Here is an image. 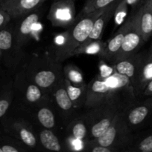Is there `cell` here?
I'll return each mask as SVG.
<instances>
[{
	"instance_id": "obj_1",
	"label": "cell",
	"mask_w": 152,
	"mask_h": 152,
	"mask_svg": "<svg viewBox=\"0 0 152 152\" xmlns=\"http://www.w3.org/2000/svg\"><path fill=\"white\" fill-rule=\"evenodd\" d=\"M137 98L129 79L115 71L105 78L98 74L90 81L87 85L83 107L88 110L108 105L126 110L137 101Z\"/></svg>"
},
{
	"instance_id": "obj_2",
	"label": "cell",
	"mask_w": 152,
	"mask_h": 152,
	"mask_svg": "<svg viewBox=\"0 0 152 152\" xmlns=\"http://www.w3.org/2000/svg\"><path fill=\"white\" fill-rule=\"evenodd\" d=\"M105 8L95 10L92 13L81 15L80 19L63 33V39L58 42L54 52L53 58L62 63L72 57V53L87 39L92 31L95 19L102 13Z\"/></svg>"
},
{
	"instance_id": "obj_3",
	"label": "cell",
	"mask_w": 152,
	"mask_h": 152,
	"mask_svg": "<svg viewBox=\"0 0 152 152\" xmlns=\"http://www.w3.org/2000/svg\"><path fill=\"white\" fill-rule=\"evenodd\" d=\"M22 71L51 96L55 87L64 78L61 62L47 55L33 57Z\"/></svg>"
},
{
	"instance_id": "obj_4",
	"label": "cell",
	"mask_w": 152,
	"mask_h": 152,
	"mask_svg": "<svg viewBox=\"0 0 152 152\" xmlns=\"http://www.w3.org/2000/svg\"><path fill=\"white\" fill-rule=\"evenodd\" d=\"M89 140L94 143L110 148L113 152L124 150L125 146L128 147L133 140L131 135V129L125 119V111H120L116 115L113 124L104 134L97 139Z\"/></svg>"
},
{
	"instance_id": "obj_5",
	"label": "cell",
	"mask_w": 152,
	"mask_h": 152,
	"mask_svg": "<svg viewBox=\"0 0 152 152\" xmlns=\"http://www.w3.org/2000/svg\"><path fill=\"white\" fill-rule=\"evenodd\" d=\"M125 111L108 105H101L88 109L84 114L88 127V140L97 139L104 134L113 124L120 111Z\"/></svg>"
},
{
	"instance_id": "obj_6",
	"label": "cell",
	"mask_w": 152,
	"mask_h": 152,
	"mask_svg": "<svg viewBox=\"0 0 152 152\" xmlns=\"http://www.w3.org/2000/svg\"><path fill=\"white\" fill-rule=\"evenodd\" d=\"M0 56L1 62L10 70L16 69L25 57L22 48L16 42L11 22L0 31Z\"/></svg>"
},
{
	"instance_id": "obj_7",
	"label": "cell",
	"mask_w": 152,
	"mask_h": 152,
	"mask_svg": "<svg viewBox=\"0 0 152 152\" xmlns=\"http://www.w3.org/2000/svg\"><path fill=\"white\" fill-rule=\"evenodd\" d=\"M13 87L23 95L25 100L29 104L43 106L49 104L52 96L39 87L23 71L16 75Z\"/></svg>"
},
{
	"instance_id": "obj_8",
	"label": "cell",
	"mask_w": 152,
	"mask_h": 152,
	"mask_svg": "<svg viewBox=\"0 0 152 152\" xmlns=\"http://www.w3.org/2000/svg\"><path fill=\"white\" fill-rule=\"evenodd\" d=\"M48 19L54 27L69 28L76 19V9L74 0H57L51 5Z\"/></svg>"
},
{
	"instance_id": "obj_9",
	"label": "cell",
	"mask_w": 152,
	"mask_h": 152,
	"mask_svg": "<svg viewBox=\"0 0 152 152\" xmlns=\"http://www.w3.org/2000/svg\"><path fill=\"white\" fill-rule=\"evenodd\" d=\"M1 120L2 129L6 133L29 148H33L37 146V138L25 121L4 117Z\"/></svg>"
},
{
	"instance_id": "obj_10",
	"label": "cell",
	"mask_w": 152,
	"mask_h": 152,
	"mask_svg": "<svg viewBox=\"0 0 152 152\" xmlns=\"http://www.w3.org/2000/svg\"><path fill=\"white\" fill-rule=\"evenodd\" d=\"M146 97L140 102L136 101L125 111V119L131 131L142 127L152 119V96Z\"/></svg>"
},
{
	"instance_id": "obj_11",
	"label": "cell",
	"mask_w": 152,
	"mask_h": 152,
	"mask_svg": "<svg viewBox=\"0 0 152 152\" xmlns=\"http://www.w3.org/2000/svg\"><path fill=\"white\" fill-rule=\"evenodd\" d=\"M144 53H137L131 57L113 64V68L116 72L129 79L137 97H138L139 81Z\"/></svg>"
},
{
	"instance_id": "obj_12",
	"label": "cell",
	"mask_w": 152,
	"mask_h": 152,
	"mask_svg": "<svg viewBox=\"0 0 152 152\" xmlns=\"http://www.w3.org/2000/svg\"><path fill=\"white\" fill-rule=\"evenodd\" d=\"M144 42L141 34L133 22L131 16V26L125 34L122 45L116 55L113 64L135 55Z\"/></svg>"
},
{
	"instance_id": "obj_13",
	"label": "cell",
	"mask_w": 152,
	"mask_h": 152,
	"mask_svg": "<svg viewBox=\"0 0 152 152\" xmlns=\"http://www.w3.org/2000/svg\"><path fill=\"white\" fill-rule=\"evenodd\" d=\"M40 19V13L35 10L25 16L18 18L14 24H13V35L16 44L20 48H23L28 42L32 34L34 25Z\"/></svg>"
},
{
	"instance_id": "obj_14",
	"label": "cell",
	"mask_w": 152,
	"mask_h": 152,
	"mask_svg": "<svg viewBox=\"0 0 152 152\" xmlns=\"http://www.w3.org/2000/svg\"><path fill=\"white\" fill-rule=\"evenodd\" d=\"M132 19L144 42H147L152 36V0H143Z\"/></svg>"
},
{
	"instance_id": "obj_15",
	"label": "cell",
	"mask_w": 152,
	"mask_h": 152,
	"mask_svg": "<svg viewBox=\"0 0 152 152\" xmlns=\"http://www.w3.org/2000/svg\"><path fill=\"white\" fill-rule=\"evenodd\" d=\"M131 17H130L129 19L123 22L122 26L119 28L115 35L107 43H105L104 48H103L101 54L99 55L100 57L107 62L113 63L116 55L117 54L118 51L122 45L125 34L128 32V29L131 26Z\"/></svg>"
},
{
	"instance_id": "obj_16",
	"label": "cell",
	"mask_w": 152,
	"mask_h": 152,
	"mask_svg": "<svg viewBox=\"0 0 152 152\" xmlns=\"http://www.w3.org/2000/svg\"><path fill=\"white\" fill-rule=\"evenodd\" d=\"M119 0H116L114 2L105 7L102 13L95 19L89 37L80 45H87L92 42L101 40L106 26L109 23L110 19L113 17L115 10L119 3Z\"/></svg>"
},
{
	"instance_id": "obj_17",
	"label": "cell",
	"mask_w": 152,
	"mask_h": 152,
	"mask_svg": "<svg viewBox=\"0 0 152 152\" xmlns=\"http://www.w3.org/2000/svg\"><path fill=\"white\" fill-rule=\"evenodd\" d=\"M46 0H12L1 9L6 10L12 19H16L37 10Z\"/></svg>"
},
{
	"instance_id": "obj_18",
	"label": "cell",
	"mask_w": 152,
	"mask_h": 152,
	"mask_svg": "<svg viewBox=\"0 0 152 152\" xmlns=\"http://www.w3.org/2000/svg\"><path fill=\"white\" fill-rule=\"evenodd\" d=\"M52 96L54 98L58 109L64 114V116H70L72 114L74 108H75L67 93L64 78L54 89Z\"/></svg>"
},
{
	"instance_id": "obj_19",
	"label": "cell",
	"mask_w": 152,
	"mask_h": 152,
	"mask_svg": "<svg viewBox=\"0 0 152 152\" xmlns=\"http://www.w3.org/2000/svg\"><path fill=\"white\" fill-rule=\"evenodd\" d=\"M67 134L71 140L83 142L88 137V127L84 115L70 120L67 126Z\"/></svg>"
},
{
	"instance_id": "obj_20",
	"label": "cell",
	"mask_w": 152,
	"mask_h": 152,
	"mask_svg": "<svg viewBox=\"0 0 152 152\" xmlns=\"http://www.w3.org/2000/svg\"><path fill=\"white\" fill-rule=\"evenodd\" d=\"M152 80V47L147 53H144L139 81L138 96L142 95L148 83Z\"/></svg>"
},
{
	"instance_id": "obj_21",
	"label": "cell",
	"mask_w": 152,
	"mask_h": 152,
	"mask_svg": "<svg viewBox=\"0 0 152 152\" xmlns=\"http://www.w3.org/2000/svg\"><path fill=\"white\" fill-rule=\"evenodd\" d=\"M66 88L70 99L72 102L75 108H80L84 105L86 100V90H87V85H83L81 86H73L69 80L64 77Z\"/></svg>"
},
{
	"instance_id": "obj_22",
	"label": "cell",
	"mask_w": 152,
	"mask_h": 152,
	"mask_svg": "<svg viewBox=\"0 0 152 152\" xmlns=\"http://www.w3.org/2000/svg\"><path fill=\"white\" fill-rule=\"evenodd\" d=\"M39 137L41 145L46 149L53 151H61L63 150L59 139L51 129H46L41 131Z\"/></svg>"
},
{
	"instance_id": "obj_23",
	"label": "cell",
	"mask_w": 152,
	"mask_h": 152,
	"mask_svg": "<svg viewBox=\"0 0 152 152\" xmlns=\"http://www.w3.org/2000/svg\"><path fill=\"white\" fill-rule=\"evenodd\" d=\"M13 85L8 83L0 91V120L7 114L13 99Z\"/></svg>"
},
{
	"instance_id": "obj_24",
	"label": "cell",
	"mask_w": 152,
	"mask_h": 152,
	"mask_svg": "<svg viewBox=\"0 0 152 152\" xmlns=\"http://www.w3.org/2000/svg\"><path fill=\"white\" fill-rule=\"evenodd\" d=\"M37 119L39 123L43 128L47 129H55V117L53 111L48 107L43 105L37 110Z\"/></svg>"
},
{
	"instance_id": "obj_25",
	"label": "cell",
	"mask_w": 152,
	"mask_h": 152,
	"mask_svg": "<svg viewBox=\"0 0 152 152\" xmlns=\"http://www.w3.org/2000/svg\"><path fill=\"white\" fill-rule=\"evenodd\" d=\"M63 70L64 77L69 80L73 86H81L85 85L83 74L77 66L72 64H68L64 68H63Z\"/></svg>"
},
{
	"instance_id": "obj_26",
	"label": "cell",
	"mask_w": 152,
	"mask_h": 152,
	"mask_svg": "<svg viewBox=\"0 0 152 152\" xmlns=\"http://www.w3.org/2000/svg\"><path fill=\"white\" fill-rule=\"evenodd\" d=\"M104 43H103L101 40L99 41L92 42L85 45H80L77 48L73 51L72 53V56L75 55L81 54V53H88V54H101L103 48H104Z\"/></svg>"
},
{
	"instance_id": "obj_27",
	"label": "cell",
	"mask_w": 152,
	"mask_h": 152,
	"mask_svg": "<svg viewBox=\"0 0 152 152\" xmlns=\"http://www.w3.org/2000/svg\"><path fill=\"white\" fill-rule=\"evenodd\" d=\"M116 0H86L83 9L81 10V15L92 13L95 10L105 8L110 4Z\"/></svg>"
},
{
	"instance_id": "obj_28",
	"label": "cell",
	"mask_w": 152,
	"mask_h": 152,
	"mask_svg": "<svg viewBox=\"0 0 152 152\" xmlns=\"http://www.w3.org/2000/svg\"><path fill=\"white\" fill-rule=\"evenodd\" d=\"M128 4H127L125 0H119L117 6L115 10L114 15V25L115 28H118L122 25L125 21L127 14L128 11Z\"/></svg>"
},
{
	"instance_id": "obj_29",
	"label": "cell",
	"mask_w": 152,
	"mask_h": 152,
	"mask_svg": "<svg viewBox=\"0 0 152 152\" xmlns=\"http://www.w3.org/2000/svg\"><path fill=\"white\" fill-rule=\"evenodd\" d=\"M129 151L140 152H152V133L140 140L137 145Z\"/></svg>"
},
{
	"instance_id": "obj_30",
	"label": "cell",
	"mask_w": 152,
	"mask_h": 152,
	"mask_svg": "<svg viewBox=\"0 0 152 152\" xmlns=\"http://www.w3.org/2000/svg\"><path fill=\"white\" fill-rule=\"evenodd\" d=\"M12 19L6 10L0 9V31L4 29L10 22Z\"/></svg>"
},
{
	"instance_id": "obj_31",
	"label": "cell",
	"mask_w": 152,
	"mask_h": 152,
	"mask_svg": "<svg viewBox=\"0 0 152 152\" xmlns=\"http://www.w3.org/2000/svg\"><path fill=\"white\" fill-rule=\"evenodd\" d=\"M99 68H100L99 76H101V77H104V78L112 75L115 71L113 66V67L108 66L107 64H104V62H101V64H100L99 65Z\"/></svg>"
},
{
	"instance_id": "obj_32",
	"label": "cell",
	"mask_w": 152,
	"mask_h": 152,
	"mask_svg": "<svg viewBox=\"0 0 152 152\" xmlns=\"http://www.w3.org/2000/svg\"><path fill=\"white\" fill-rule=\"evenodd\" d=\"M142 95L144 96H152V80L149 82L143 90Z\"/></svg>"
},
{
	"instance_id": "obj_33",
	"label": "cell",
	"mask_w": 152,
	"mask_h": 152,
	"mask_svg": "<svg viewBox=\"0 0 152 152\" xmlns=\"http://www.w3.org/2000/svg\"><path fill=\"white\" fill-rule=\"evenodd\" d=\"M127 2V4L130 6H132L133 7H136L139 3L140 2L141 0H125Z\"/></svg>"
},
{
	"instance_id": "obj_34",
	"label": "cell",
	"mask_w": 152,
	"mask_h": 152,
	"mask_svg": "<svg viewBox=\"0 0 152 152\" xmlns=\"http://www.w3.org/2000/svg\"><path fill=\"white\" fill-rule=\"evenodd\" d=\"M10 1H12V0H1V7H2V6H4V4H7V3H8V2H10ZM1 8H0V9H1Z\"/></svg>"
},
{
	"instance_id": "obj_35",
	"label": "cell",
	"mask_w": 152,
	"mask_h": 152,
	"mask_svg": "<svg viewBox=\"0 0 152 152\" xmlns=\"http://www.w3.org/2000/svg\"><path fill=\"white\" fill-rule=\"evenodd\" d=\"M1 0H0V8H1Z\"/></svg>"
},
{
	"instance_id": "obj_36",
	"label": "cell",
	"mask_w": 152,
	"mask_h": 152,
	"mask_svg": "<svg viewBox=\"0 0 152 152\" xmlns=\"http://www.w3.org/2000/svg\"><path fill=\"white\" fill-rule=\"evenodd\" d=\"M1 56H0V65H1Z\"/></svg>"
},
{
	"instance_id": "obj_37",
	"label": "cell",
	"mask_w": 152,
	"mask_h": 152,
	"mask_svg": "<svg viewBox=\"0 0 152 152\" xmlns=\"http://www.w3.org/2000/svg\"><path fill=\"white\" fill-rule=\"evenodd\" d=\"M54 1H57V0H54Z\"/></svg>"
}]
</instances>
